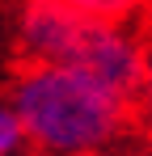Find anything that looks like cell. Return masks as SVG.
I'll use <instances>...</instances> for the list:
<instances>
[{"instance_id":"3","label":"cell","mask_w":152,"mask_h":156,"mask_svg":"<svg viewBox=\"0 0 152 156\" xmlns=\"http://www.w3.org/2000/svg\"><path fill=\"white\" fill-rule=\"evenodd\" d=\"M85 17H97V21H135L139 13H148L152 0H59Z\"/></svg>"},{"instance_id":"6","label":"cell","mask_w":152,"mask_h":156,"mask_svg":"<svg viewBox=\"0 0 152 156\" xmlns=\"http://www.w3.org/2000/svg\"><path fill=\"white\" fill-rule=\"evenodd\" d=\"M106 156H152V135H144V131H131L123 144H114Z\"/></svg>"},{"instance_id":"4","label":"cell","mask_w":152,"mask_h":156,"mask_svg":"<svg viewBox=\"0 0 152 156\" xmlns=\"http://www.w3.org/2000/svg\"><path fill=\"white\" fill-rule=\"evenodd\" d=\"M30 139H25V122L17 114V105L9 101V93L0 97V156H25Z\"/></svg>"},{"instance_id":"5","label":"cell","mask_w":152,"mask_h":156,"mask_svg":"<svg viewBox=\"0 0 152 156\" xmlns=\"http://www.w3.org/2000/svg\"><path fill=\"white\" fill-rule=\"evenodd\" d=\"M144 34H148V51H144V84L135 97V118H139L144 135H152V30H144Z\"/></svg>"},{"instance_id":"2","label":"cell","mask_w":152,"mask_h":156,"mask_svg":"<svg viewBox=\"0 0 152 156\" xmlns=\"http://www.w3.org/2000/svg\"><path fill=\"white\" fill-rule=\"evenodd\" d=\"M93 17L59 0H25L17 13V55L21 63H72L85 26Z\"/></svg>"},{"instance_id":"1","label":"cell","mask_w":152,"mask_h":156,"mask_svg":"<svg viewBox=\"0 0 152 156\" xmlns=\"http://www.w3.org/2000/svg\"><path fill=\"white\" fill-rule=\"evenodd\" d=\"M9 101L25 122L30 152L42 156H106L135 122L131 97L72 63H21Z\"/></svg>"},{"instance_id":"7","label":"cell","mask_w":152,"mask_h":156,"mask_svg":"<svg viewBox=\"0 0 152 156\" xmlns=\"http://www.w3.org/2000/svg\"><path fill=\"white\" fill-rule=\"evenodd\" d=\"M25 156H42V152H25Z\"/></svg>"}]
</instances>
